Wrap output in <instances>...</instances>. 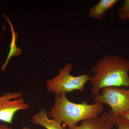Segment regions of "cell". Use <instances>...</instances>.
<instances>
[{
	"instance_id": "6da1fadb",
	"label": "cell",
	"mask_w": 129,
	"mask_h": 129,
	"mask_svg": "<svg viewBox=\"0 0 129 129\" xmlns=\"http://www.w3.org/2000/svg\"><path fill=\"white\" fill-rule=\"evenodd\" d=\"M91 94L95 96L109 87L129 88V60L115 55H106L90 70Z\"/></svg>"
},
{
	"instance_id": "7a4b0ae2",
	"label": "cell",
	"mask_w": 129,
	"mask_h": 129,
	"mask_svg": "<svg viewBox=\"0 0 129 129\" xmlns=\"http://www.w3.org/2000/svg\"><path fill=\"white\" fill-rule=\"evenodd\" d=\"M103 109V104H89L86 101L74 103L64 94L56 96L54 106L47 114L50 118L69 128L77 125L79 122L99 116Z\"/></svg>"
},
{
	"instance_id": "3957f363",
	"label": "cell",
	"mask_w": 129,
	"mask_h": 129,
	"mask_svg": "<svg viewBox=\"0 0 129 129\" xmlns=\"http://www.w3.org/2000/svg\"><path fill=\"white\" fill-rule=\"evenodd\" d=\"M73 67L72 63H67L60 69L57 76L47 82L48 90L55 93L56 96L67 95L74 91H84L85 86L90 81L91 76L89 74L78 76L71 75L70 73Z\"/></svg>"
},
{
	"instance_id": "277c9868",
	"label": "cell",
	"mask_w": 129,
	"mask_h": 129,
	"mask_svg": "<svg viewBox=\"0 0 129 129\" xmlns=\"http://www.w3.org/2000/svg\"><path fill=\"white\" fill-rule=\"evenodd\" d=\"M94 96L95 103L107 104L115 117L129 110V88L109 87L101 90Z\"/></svg>"
},
{
	"instance_id": "5b68a950",
	"label": "cell",
	"mask_w": 129,
	"mask_h": 129,
	"mask_svg": "<svg viewBox=\"0 0 129 129\" xmlns=\"http://www.w3.org/2000/svg\"><path fill=\"white\" fill-rule=\"evenodd\" d=\"M29 108L21 92H6L0 96V121L12 124L17 112L27 110Z\"/></svg>"
},
{
	"instance_id": "8992f818",
	"label": "cell",
	"mask_w": 129,
	"mask_h": 129,
	"mask_svg": "<svg viewBox=\"0 0 129 129\" xmlns=\"http://www.w3.org/2000/svg\"><path fill=\"white\" fill-rule=\"evenodd\" d=\"M115 117L110 110L101 116L83 120L80 125L72 126L69 129H112Z\"/></svg>"
},
{
	"instance_id": "52a82bcc",
	"label": "cell",
	"mask_w": 129,
	"mask_h": 129,
	"mask_svg": "<svg viewBox=\"0 0 129 129\" xmlns=\"http://www.w3.org/2000/svg\"><path fill=\"white\" fill-rule=\"evenodd\" d=\"M32 123L44 127L46 129H66L61 124L53 119L50 118L46 110L41 109L32 118Z\"/></svg>"
},
{
	"instance_id": "ba28073f",
	"label": "cell",
	"mask_w": 129,
	"mask_h": 129,
	"mask_svg": "<svg viewBox=\"0 0 129 129\" xmlns=\"http://www.w3.org/2000/svg\"><path fill=\"white\" fill-rule=\"evenodd\" d=\"M118 2V0H100L96 5L90 8V17L101 19L106 11L113 7Z\"/></svg>"
},
{
	"instance_id": "9c48e42d",
	"label": "cell",
	"mask_w": 129,
	"mask_h": 129,
	"mask_svg": "<svg viewBox=\"0 0 129 129\" xmlns=\"http://www.w3.org/2000/svg\"><path fill=\"white\" fill-rule=\"evenodd\" d=\"M3 15L6 19V21H7L9 23V25L11 27L12 31V39L11 42L10 44V51L8 55L7 58L5 63L2 65L1 68V70L3 72L5 71V69L8 64L9 60H10L11 58L15 56L20 55L21 53V49L16 46V41L17 39L18 34L14 31L13 25L11 21L10 20L9 18L7 16L4 12H3Z\"/></svg>"
},
{
	"instance_id": "30bf717a",
	"label": "cell",
	"mask_w": 129,
	"mask_h": 129,
	"mask_svg": "<svg viewBox=\"0 0 129 129\" xmlns=\"http://www.w3.org/2000/svg\"><path fill=\"white\" fill-rule=\"evenodd\" d=\"M129 14V0L125 1L124 4L120 8L118 12L119 18L122 21L127 19V16Z\"/></svg>"
},
{
	"instance_id": "8fae6325",
	"label": "cell",
	"mask_w": 129,
	"mask_h": 129,
	"mask_svg": "<svg viewBox=\"0 0 129 129\" xmlns=\"http://www.w3.org/2000/svg\"><path fill=\"white\" fill-rule=\"evenodd\" d=\"M114 125L117 129H129V122L120 115L115 117Z\"/></svg>"
},
{
	"instance_id": "7c38bea8",
	"label": "cell",
	"mask_w": 129,
	"mask_h": 129,
	"mask_svg": "<svg viewBox=\"0 0 129 129\" xmlns=\"http://www.w3.org/2000/svg\"><path fill=\"white\" fill-rule=\"evenodd\" d=\"M120 116L129 122V110L126 111L124 113H123Z\"/></svg>"
},
{
	"instance_id": "4fadbf2b",
	"label": "cell",
	"mask_w": 129,
	"mask_h": 129,
	"mask_svg": "<svg viewBox=\"0 0 129 129\" xmlns=\"http://www.w3.org/2000/svg\"><path fill=\"white\" fill-rule=\"evenodd\" d=\"M0 129H12V128L6 125L0 124Z\"/></svg>"
},
{
	"instance_id": "5bb4252c",
	"label": "cell",
	"mask_w": 129,
	"mask_h": 129,
	"mask_svg": "<svg viewBox=\"0 0 129 129\" xmlns=\"http://www.w3.org/2000/svg\"><path fill=\"white\" fill-rule=\"evenodd\" d=\"M22 129H31L30 127H27V126H25V127H23Z\"/></svg>"
},
{
	"instance_id": "9a60e30c",
	"label": "cell",
	"mask_w": 129,
	"mask_h": 129,
	"mask_svg": "<svg viewBox=\"0 0 129 129\" xmlns=\"http://www.w3.org/2000/svg\"><path fill=\"white\" fill-rule=\"evenodd\" d=\"M127 19H129V14L127 16Z\"/></svg>"
}]
</instances>
